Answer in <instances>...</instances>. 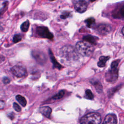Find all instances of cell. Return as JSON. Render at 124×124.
<instances>
[{"label": "cell", "mask_w": 124, "mask_h": 124, "mask_svg": "<svg viewBox=\"0 0 124 124\" xmlns=\"http://www.w3.org/2000/svg\"><path fill=\"white\" fill-rule=\"evenodd\" d=\"M77 51L83 56H89L94 50L93 45L85 41L78 42L76 45Z\"/></svg>", "instance_id": "6da1fadb"}, {"label": "cell", "mask_w": 124, "mask_h": 124, "mask_svg": "<svg viewBox=\"0 0 124 124\" xmlns=\"http://www.w3.org/2000/svg\"><path fill=\"white\" fill-rule=\"evenodd\" d=\"M101 122V116L96 112L89 113L83 116L80 120L81 124H100Z\"/></svg>", "instance_id": "7a4b0ae2"}, {"label": "cell", "mask_w": 124, "mask_h": 124, "mask_svg": "<svg viewBox=\"0 0 124 124\" xmlns=\"http://www.w3.org/2000/svg\"><path fill=\"white\" fill-rule=\"evenodd\" d=\"M36 33L42 38L52 39L53 38V34L50 32L47 27L40 26L36 28Z\"/></svg>", "instance_id": "3957f363"}, {"label": "cell", "mask_w": 124, "mask_h": 124, "mask_svg": "<svg viewBox=\"0 0 124 124\" xmlns=\"http://www.w3.org/2000/svg\"><path fill=\"white\" fill-rule=\"evenodd\" d=\"M118 67H111L106 73V80L109 82H115L118 78Z\"/></svg>", "instance_id": "277c9868"}, {"label": "cell", "mask_w": 124, "mask_h": 124, "mask_svg": "<svg viewBox=\"0 0 124 124\" xmlns=\"http://www.w3.org/2000/svg\"><path fill=\"white\" fill-rule=\"evenodd\" d=\"M73 3L75 10L80 13H83L87 10L88 3L85 0H73Z\"/></svg>", "instance_id": "5b68a950"}, {"label": "cell", "mask_w": 124, "mask_h": 124, "mask_svg": "<svg viewBox=\"0 0 124 124\" xmlns=\"http://www.w3.org/2000/svg\"><path fill=\"white\" fill-rule=\"evenodd\" d=\"M11 70L12 73L17 78H21L27 75L26 68L22 65H15L11 68Z\"/></svg>", "instance_id": "8992f818"}, {"label": "cell", "mask_w": 124, "mask_h": 124, "mask_svg": "<svg viewBox=\"0 0 124 124\" xmlns=\"http://www.w3.org/2000/svg\"><path fill=\"white\" fill-rule=\"evenodd\" d=\"M111 27L107 24H100L96 28L97 31L100 34H106L110 31Z\"/></svg>", "instance_id": "52a82bcc"}, {"label": "cell", "mask_w": 124, "mask_h": 124, "mask_svg": "<svg viewBox=\"0 0 124 124\" xmlns=\"http://www.w3.org/2000/svg\"><path fill=\"white\" fill-rule=\"evenodd\" d=\"M102 124H117V117L116 115L113 114L107 115Z\"/></svg>", "instance_id": "ba28073f"}, {"label": "cell", "mask_w": 124, "mask_h": 124, "mask_svg": "<svg viewBox=\"0 0 124 124\" xmlns=\"http://www.w3.org/2000/svg\"><path fill=\"white\" fill-rule=\"evenodd\" d=\"M40 112L45 117L49 118L52 112L51 108L48 106L42 107L39 108Z\"/></svg>", "instance_id": "9c48e42d"}, {"label": "cell", "mask_w": 124, "mask_h": 124, "mask_svg": "<svg viewBox=\"0 0 124 124\" xmlns=\"http://www.w3.org/2000/svg\"><path fill=\"white\" fill-rule=\"evenodd\" d=\"M109 59L108 56H101L99 58V62L97 63V65L100 67H103L105 66V64L107 61Z\"/></svg>", "instance_id": "30bf717a"}, {"label": "cell", "mask_w": 124, "mask_h": 124, "mask_svg": "<svg viewBox=\"0 0 124 124\" xmlns=\"http://www.w3.org/2000/svg\"><path fill=\"white\" fill-rule=\"evenodd\" d=\"M84 41H87L93 45H95L96 44V38L94 37V36L88 35H86L85 36H84L83 38Z\"/></svg>", "instance_id": "8fae6325"}, {"label": "cell", "mask_w": 124, "mask_h": 124, "mask_svg": "<svg viewBox=\"0 0 124 124\" xmlns=\"http://www.w3.org/2000/svg\"><path fill=\"white\" fill-rule=\"evenodd\" d=\"M8 1H4L0 4V16L3 15L7 9Z\"/></svg>", "instance_id": "7c38bea8"}, {"label": "cell", "mask_w": 124, "mask_h": 124, "mask_svg": "<svg viewBox=\"0 0 124 124\" xmlns=\"http://www.w3.org/2000/svg\"><path fill=\"white\" fill-rule=\"evenodd\" d=\"M92 83V84L94 86L96 91L98 93H100L102 92L103 87H102V86L100 82H99L97 80H96V81H93Z\"/></svg>", "instance_id": "4fadbf2b"}, {"label": "cell", "mask_w": 124, "mask_h": 124, "mask_svg": "<svg viewBox=\"0 0 124 124\" xmlns=\"http://www.w3.org/2000/svg\"><path fill=\"white\" fill-rule=\"evenodd\" d=\"M49 55H50V59L51 61L52 62L53 64V66L57 68L58 69H60L62 67V66L57 62V61L55 60L53 53L51 52L50 50H49Z\"/></svg>", "instance_id": "5bb4252c"}, {"label": "cell", "mask_w": 124, "mask_h": 124, "mask_svg": "<svg viewBox=\"0 0 124 124\" xmlns=\"http://www.w3.org/2000/svg\"><path fill=\"white\" fill-rule=\"evenodd\" d=\"M16 100L23 106V107H25L27 104V101L24 97L23 96L18 94L16 96Z\"/></svg>", "instance_id": "9a60e30c"}, {"label": "cell", "mask_w": 124, "mask_h": 124, "mask_svg": "<svg viewBox=\"0 0 124 124\" xmlns=\"http://www.w3.org/2000/svg\"><path fill=\"white\" fill-rule=\"evenodd\" d=\"M30 26V23L28 20L24 22L21 25V30L23 32H27L28 31Z\"/></svg>", "instance_id": "2e32d148"}, {"label": "cell", "mask_w": 124, "mask_h": 124, "mask_svg": "<svg viewBox=\"0 0 124 124\" xmlns=\"http://www.w3.org/2000/svg\"><path fill=\"white\" fill-rule=\"evenodd\" d=\"M85 97L90 100H93V95L90 90H87L85 92Z\"/></svg>", "instance_id": "e0dca14e"}, {"label": "cell", "mask_w": 124, "mask_h": 124, "mask_svg": "<svg viewBox=\"0 0 124 124\" xmlns=\"http://www.w3.org/2000/svg\"><path fill=\"white\" fill-rule=\"evenodd\" d=\"M64 94V92L63 90L59 92L56 95H55L52 98L53 99H59L63 97Z\"/></svg>", "instance_id": "ac0fdd59"}, {"label": "cell", "mask_w": 124, "mask_h": 124, "mask_svg": "<svg viewBox=\"0 0 124 124\" xmlns=\"http://www.w3.org/2000/svg\"><path fill=\"white\" fill-rule=\"evenodd\" d=\"M85 22H86L87 26L90 28L94 23V19L93 18H90L86 20Z\"/></svg>", "instance_id": "d6986e66"}, {"label": "cell", "mask_w": 124, "mask_h": 124, "mask_svg": "<svg viewBox=\"0 0 124 124\" xmlns=\"http://www.w3.org/2000/svg\"><path fill=\"white\" fill-rule=\"evenodd\" d=\"M21 39H22V38L20 34H16L13 37V41L14 43H16L19 42L20 41H21Z\"/></svg>", "instance_id": "ffe728a7"}, {"label": "cell", "mask_w": 124, "mask_h": 124, "mask_svg": "<svg viewBox=\"0 0 124 124\" xmlns=\"http://www.w3.org/2000/svg\"><path fill=\"white\" fill-rule=\"evenodd\" d=\"M13 108H14V109L17 112H19L21 110V108L20 107V106L16 103H14L13 104Z\"/></svg>", "instance_id": "44dd1931"}, {"label": "cell", "mask_w": 124, "mask_h": 124, "mask_svg": "<svg viewBox=\"0 0 124 124\" xmlns=\"http://www.w3.org/2000/svg\"><path fill=\"white\" fill-rule=\"evenodd\" d=\"M69 15H70L69 13H64L62 14V15H61L60 17L62 19H65L67 17H68L69 16Z\"/></svg>", "instance_id": "7402d4cb"}, {"label": "cell", "mask_w": 124, "mask_h": 124, "mask_svg": "<svg viewBox=\"0 0 124 124\" xmlns=\"http://www.w3.org/2000/svg\"><path fill=\"white\" fill-rule=\"evenodd\" d=\"M5 106V102L2 100H0V109H3Z\"/></svg>", "instance_id": "603a6c76"}, {"label": "cell", "mask_w": 124, "mask_h": 124, "mask_svg": "<svg viewBox=\"0 0 124 124\" xmlns=\"http://www.w3.org/2000/svg\"><path fill=\"white\" fill-rule=\"evenodd\" d=\"M3 82L4 84H8L10 82V79L8 78L5 77L3 78Z\"/></svg>", "instance_id": "cb8c5ba5"}, {"label": "cell", "mask_w": 124, "mask_h": 124, "mask_svg": "<svg viewBox=\"0 0 124 124\" xmlns=\"http://www.w3.org/2000/svg\"><path fill=\"white\" fill-rule=\"evenodd\" d=\"M3 27L2 24L1 22H0V31H2L3 30Z\"/></svg>", "instance_id": "d4e9b609"}, {"label": "cell", "mask_w": 124, "mask_h": 124, "mask_svg": "<svg viewBox=\"0 0 124 124\" xmlns=\"http://www.w3.org/2000/svg\"><path fill=\"white\" fill-rule=\"evenodd\" d=\"M121 13H122V15H123V16H124V6L123 7V8L122 9V11H121Z\"/></svg>", "instance_id": "484cf974"}, {"label": "cell", "mask_w": 124, "mask_h": 124, "mask_svg": "<svg viewBox=\"0 0 124 124\" xmlns=\"http://www.w3.org/2000/svg\"><path fill=\"white\" fill-rule=\"evenodd\" d=\"M122 32L123 34L124 35V27L123 28V29H122Z\"/></svg>", "instance_id": "4316f807"}, {"label": "cell", "mask_w": 124, "mask_h": 124, "mask_svg": "<svg viewBox=\"0 0 124 124\" xmlns=\"http://www.w3.org/2000/svg\"><path fill=\"white\" fill-rule=\"evenodd\" d=\"M95 0H91V2H93V1H94Z\"/></svg>", "instance_id": "83f0119b"}, {"label": "cell", "mask_w": 124, "mask_h": 124, "mask_svg": "<svg viewBox=\"0 0 124 124\" xmlns=\"http://www.w3.org/2000/svg\"><path fill=\"white\" fill-rule=\"evenodd\" d=\"M50 1H53V0H49Z\"/></svg>", "instance_id": "f1b7e54d"}]
</instances>
